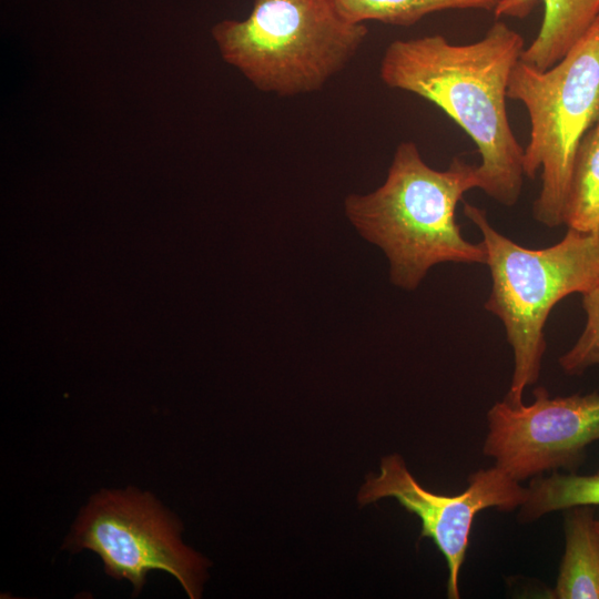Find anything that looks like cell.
<instances>
[{"mask_svg": "<svg viewBox=\"0 0 599 599\" xmlns=\"http://www.w3.org/2000/svg\"><path fill=\"white\" fill-rule=\"evenodd\" d=\"M177 517L151 493L101 489L81 509L62 548L95 552L104 571L138 596L150 571L172 575L191 599L201 597L209 561L182 540Z\"/></svg>", "mask_w": 599, "mask_h": 599, "instance_id": "cell-6", "label": "cell"}, {"mask_svg": "<svg viewBox=\"0 0 599 599\" xmlns=\"http://www.w3.org/2000/svg\"><path fill=\"white\" fill-rule=\"evenodd\" d=\"M545 14L538 34L520 60L545 71L560 61L599 16V0H542ZM537 0H500L496 18L527 17Z\"/></svg>", "mask_w": 599, "mask_h": 599, "instance_id": "cell-9", "label": "cell"}, {"mask_svg": "<svg viewBox=\"0 0 599 599\" xmlns=\"http://www.w3.org/2000/svg\"><path fill=\"white\" fill-rule=\"evenodd\" d=\"M524 44L520 33L496 21L469 44H453L440 34L395 40L379 67L387 87L432 102L468 134L481 158L476 165L478 189L506 206L517 203L525 177L524 149L506 105Z\"/></svg>", "mask_w": 599, "mask_h": 599, "instance_id": "cell-1", "label": "cell"}, {"mask_svg": "<svg viewBox=\"0 0 599 599\" xmlns=\"http://www.w3.org/2000/svg\"><path fill=\"white\" fill-rule=\"evenodd\" d=\"M564 224L579 232L599 233V120L577 150Z\"/></svg>", "mask_w": 599, "mask_h": 599, "instance_id": "cell-11", "label": "cell"}, {"mask_svg": "<svg viewBox=\"0 0 599 599\" xmlns=\"http://www.w3.org/2000/svg\"><path fill=\"white\" fill-rule=\"evenodd\" d=\"M587 319L576 344L559 358L564 372L580 374L599 364V286L581 294Z\"/></svg>", "mask_w": 599, "mask_h": 599, "instance_id": "cell-14", "label": "cell"}, {"mask_svg": "<svg viewBox=\"0 0 599 599\" xmlns=\"http://www.w3.org/2000/svg\"><path fill=\"white\" fill-rule=\"evenodd\" d=\"M534 403H496L487 414L484 454L516 481L557 468H575L599 439V394L550 397L534 390Z\"/></svg>", "mask_w": 599, "mask_h": 599, "instance_id": "cell-7", "label": "cell"}, {"mask_svg": "<svg viewBox=\"0 0 599 599\" xmlns=\"http://www.w3.org/2000/svg\"><path fill=\"white\" fill-rule=\"evenodd\" d=\"M527 489V498L520 506L525 521L576 506H599V471L590 476L552 473L532 479Z\"/></svg>", "mask_w": 599, "mask_h": 599, "instance_id": "cell-13", "label": "cell"}, {"mask_svg": "<svg viewBox=\"0 0 599 599\" xmlns=\"http://www.w3.org/2000/svg\"><path fill=\"white\" fill-rule=\"evenodd\" d=\"M212 34L223 59L258 90L292 97L321 90L354 58L368 34L335 0H254L243 21Z\"/></svg>", "mask_w": 599, "mask_h": 599, "instance_id": "cell-4", "label": "cell"}, {"mask_svg": "<svg viewBox=\"0 0 599 599\" xmlns=\"http://www.w3.org/2000/svg\"><path fill=\"white\" fill-rule=\"evenodd\" d=\"M475 187L476 165L454 158L437 171L415 143L402 142L385 182L372 193L348 195L345 211L363 237L384 251L392 282L412 291L434 265L486 264L483 242L467 241L455 217L458 202Z\"/></svg>", "mask_w": 599, "mask_h": 599, "instance_id": "cell-2", "label": "cell"}, {"mask_svg": "<svg viewBox=\"0 0 599 599\" xmlns=\"http://www.w3.org/2000/svg\"><path fill=\"white\" fill-rule=\"evenodd\" d=\"M507 98L521 102L529 116L524 173L535 179L540 171L541 177L534 217L554 229L564 224L579 144L599 120V16L554 67L540 71L519 60L510 74Z\"/></svg>", "mask_w": 599, "mask_h": 599, "instance_id": "cell-5", "label": "cell"}, {"mask_svg": "<svg viewBox=\"0 0 599 599\" xmlns=\"http://www.w3.org/2000/svg\"><path fill=\"white\" fill-rule=\"evenodd\" d=\"M528 489L498 467L479 469L459 495L445 496L420 486L399 455L384 457L380 473L368 476L358 494L362 506L393 497L422 521L420 537L434 540L448 566L447 595L458 599L459 573L465 560L475 516L486 508L512 510L527 498Z\"/></svg>", "mask_w": 599, "mask_h": 599, "instance_id": "cell-8", "label": "cell"}, {"mask_svg": "<svg viewBox=\"0 0 599 599\" xmlns=\"http://www.w3.org/2000/svg\"><path fill=\"white\" fill-rule=\"evenodd\" d=\"M464 214L480 231L491 276L485 308L501 321L514 353V372L505 398L522 404L537 382L546 349L544 328L566 296L599 286V233L567 230L557 244L527 248L495 230L480 207L465 202Z\"/></svg>", "mask_w": 599, "mask_h": 599, "instance_id": "cell-3", "label": "cell"}, {"mask_svg": "<svg viewBox=\"0 0 599 599\" xmlns=\"http://www.w3.org/2000/svg\"><path fill=\"white\" fill-rule=\"evenodd\" d=\"M595 526H596V528H597L598 531H599V520H596V521H595Z\"/></svg>", "mask_w": 599, "mask_h": 599, "instance_id": "cell-15", "label": "cell"}, {"mask_svg": "<svg viewBox=\"0 0 599 599\" xmlns=\"http://www.w3.org/2000/svg\"><path fill=\"white\" fill-rule=\"evenodd\" d=\"M500 0H335L341 13L354 23L379 21L412 26L425 16L453 9L494 11Z\"/></svg>", "mask_w": 599, "mask_h": 599, "instance_id": "cell-12", "label": "cell"}, {"mask_svg": "<svg viewBox=\"0 0 599 599\" xmlns=\"http://www.w3.org/2000/svg\"><path fill=\"white\" fill-rule=\"evenodd\" d=\"M565 510L566 548L551 597L599 599V531L592 506Z\"/></svg>", "mask_w": 599, "mask_h": 599, "instance_id": "cell-10", "label": "cell"}]
</instances>
